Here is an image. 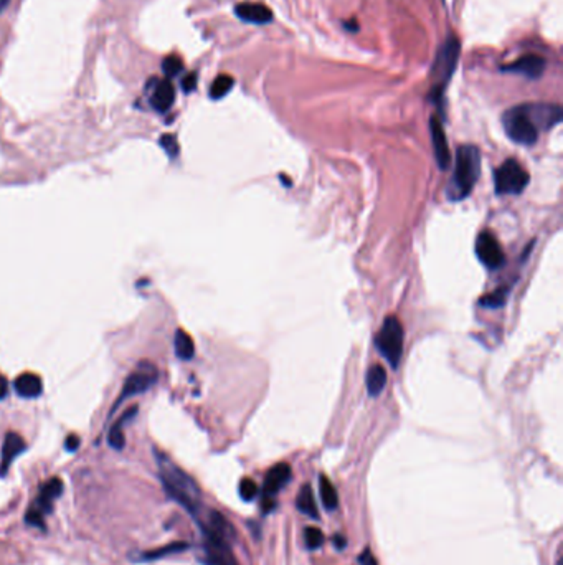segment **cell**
<instances>
[{
    "label": "cell",
    "mask_w": 563,
    "mask_h": 565,
    "mask_svg": "<svg viewBox=\"0 0 563 565\" xmlns=\"http://www.w3.org/2000/svg\"><path fill=\"white\" fill-rule=\"evenodd\" d=\"M429 131H431L433 151L438 167H440L441 171H445L446 167L449 166V162H451V154H449L448 141H446L443 123H441V119L438 118V116H433V118L429 119Z\"/></svg>",
    "instance_id": "obj_10"
},
{
    "label": "cell",
    "mask_w": 563,
    "mask_h": 565,
    "mask_svg": "<svg viewBox=\"0 0 563 565\" xmlns=\"http://www.w3.org/2000/svg\"><path fill=\"white\" fill-rule=\"evenodd\" d=\"M291 479V466L288 463H277L268 471L263 484V494L266 498H273L281 488Z\"/></svg>",
    "instance_id": "obj_12"
},
{
    "label": "cell",
    "mask_w": 563,
    "mask_h": 565,
    "mask_svg": "<svg viewBox=\"0 0 563 565\" xmlns=\"http://www.w3.org/2000/svg\"><path fill=\"white\" fill-rule=\"evenodd\" d=\"M481 175V152L476 146H461L454 159L451 180L446 187V195L453 202L464 200L473 192Z\"/></svg>",
    "instance_id": "obj_2"
},
{
    "label": "cell",
    "mask_w": 563,
    "mask_h": 565,
    "mask_svg": "<svg viewBox=\"0 0 563 565\" xmlns=\"http://www.w3.org/2000/svg\"><path fill=\"white\" fill-rule=\"evenodd\" d=\"M235 14L243 20V22L256 23V25H264L273 20L271 10L263 3H238L235 7Z\"/></svg>",
    "instance_id": "obj_15"
},
{
    "label": "cell",
    "mask_w": 563,
    "mask_h": 565,
    "mask_svg": "<svg viewBox=\"0 0 563 565\" xmlns=\"http://www.w3.org/2000/svg\"><path fill=\"white\" fill-rule=\"evenodd\" d=\"M174 346H175V354L177 357L182 360H190L195 354V344L194 339L190 338L188 332H185L182 329H179L175 332L174 338Z\"/></svg>",
    "instance_id": "obj_21"
},
{
    "label": "cell",
    "mask_w": 563,
    "mask_h": 565,
    "mask_svg": "<svg viewBox=\"0 0 563 565\" xmlns=\"http://www.w3.org/2000/svg\"><path fill=\"white\" fill-rule=\"evenodd\" d=\"M154 83H155V86L151 95V104L155 111L164 113V111L171 110V106L175 101L174 85H172L168 79H160V81L155 79Z\"/></svg>",
    "instance_id": "obj_16"
},
{
    "label": "cell",
    "mask_w": 563,
    "mask_h": 565,
    "mask_svg": "<svg viewBox=\"0 0 563 565\" xmlns=\"http://www.w3.org/2000/svg\"><path fill=\"white\" fill-rule=\"evenodd\" d=\"M359 562L360 565H379L375 557H373L372 552H370V549H365V551L362 552L359 557Z\"/></svg>",
    "instance_id": "obj_32"
},
{
    "label": "cell",
    "mask_w": 563,
    "mask_h": 565,
    "mask_svg": "<svg viewBox=\"0 0 563 565\" xmlns=\"http://www.w3.org/2000/svg\"><path fill=\"white\" fill-rule=\"evenodd\" d=\"M159 144L164 147V151H166L171 158H175V155L179 154V142H177V138L174 134H164L162 138L159 139Z\"/></svg>",
    "instance_id": "obj_30"
},
{
    "label": "cell",
    "mask_w": 563,
    "mask_h": 565,
    "mask_svg": "<svg viewBox=\"0 0 563 565\" xmlns=\"http://www.w3.org/2000/svg\"><path fill=\"white\" fill-rule=\"evenodd\" d=\"M260 488L258 484L255 483L251 478H245L241 479L240 483V496L243 501H253L258 496Z\"/></svg>",
    "instance_id": "obj_28"
},
{
    "label": "cell",
    "mask_w": 563,
    "mask_h": 565,
    "mask_svg": "<svg viewBox=\"0 0 563 565\" xmlns=\"http://www.w3.org/2000/svg\"><path fill=\"white\" fill-rule=\"evenodd\" d=\"M403 339L405 332L403 326H401L400 319L397 316H388L385 318L381 329L377 334L375 346L377 351L380 352L384 357L393 368L398 367L401 360V354H403Z\"/></svg>",
    "instance_id": "obj_5"
},
{
    "label": "cell",
    "mask_w": 563,
    "mask_h": 565,
    "mask_svg": "<svg viewBox=\"0 0 563 565\" xmlns=\"http://www.w3.org/2000/svg\"><path fill=\"white\" fill-rule=\"evenodd\" d=\"M195 86H197V75L188 73L182 79V90L185 91V93H192V91L195 90Z\"/></svg>",
    "instance_id": "obj_31"
},
{
    "label": "cell",
    "mask_w": 563,
    "mask_h": 565,
    "mask_svg": "<svg viewBox=\"0 0 563 565\" xmlns=\"http://www.w3.org/2000/svg\"><path fill=\"white\" fill-rule=\"evenodd\" d=\"M502 124H504V131L510 141L521 144V146H532L537 142L540 131L527 110V104H521V106L510 108L505 111L502 116Z\"/></svg>",
    "instance_id": "obj_4"
},
{
    "label": "cell",
    "mask_w": 563,
    "mask_h": 565,
    "mask_svg": "<svg viewBox=\"0 0 563 565\" xmlns=\"http://www.w3.org/2000/svg\"><path fill=\"white\" fill-rule=\"evenodd\" d=\"M557 565H562V554H558L557 557Z\"/></svg>",
    "instance_id": "obj_36"
},
{
    "label": "cell",
    "mask_w": 563,
    "mask_h": 565,
    "mask_svg": "<svg viewBox=\"0 0 563 565\" xmlns=\"http://www.w3.org/2000/svg\"><path fill=\"white\" fill-rule=\"evenodd\" d=\"M7 3H9V0H0V14H2L3 9H5Z\"/></svg>",
    "instance_id": "obj_35"
},
{
    "label": "cell",
    "mask_w": 563,
    "mask_h": 565,
    "mask_svg": "<svg viewBox=\"0 0 563 565\" xmlns=\"http://www.w3.org/2000/svg\"><path fill=\"white\" fill-rule=\"evenodd\" d=\"M182 68H184L182 60L177 57V55H168V57L162 62V70L168 78H175V76L182 71Z\"/></svg>",
    "instance_id": "obj_27"
},
{
    "label": "cell",
    "mask_w": 563,
    "mask_h": 565,
    "mask_svg": "<svg viewBox=\"0 0 563 565\" xmlns=\"http://www.w3.org/2000/svg\"><path fill=\"white\" fill-rule=\"evenodd\" d=\"M476 255L479 262L489 270H499L505 262L501 243L490 231H482L476 240Z\"/></svg>",
    "instance_id": "obj_9"
},
{
    "label": "cell",
    "mask_w": 563,
    "mask_h": 565,
    "mask_svg": "<svg viewBox=\"0 0 563 565\" xmlns=\"http://www.w3.org/2000/svg\"><path fill=\"white\" fill-rule=\"evenodd\" d=\"M187 547H188V544H185V542L168 544V546H164V547L154 549V551L144 552L142 557H140V560H158V559H162V557H167L171 554H177V552H180V551H185Z\"/></svg>",
    "instance_id": "obj_24"
},
{
    "label": "cell",
    "mask_w": 563,
    "mask_h": 565,
    "mask_svg": "<svg viewBox=\"0 0 563 565\" xmlns=\"http://www.w3.org/2000/svg\"><path fill=\"white\" fill-rule=\"evenodd\" d=\"M79 443H82V440L78 438L76 435H70L68 438L65 440V448L68 451H76L79 448Z\"/></svg>",
    "instance_id": "obj_33"
},
{
    "label": "cell",
    "mask_w": 563,
    "mask_h": 565,
    "mask_svg": "<svg viewBox=\"0 0 563 565\" xmlns=\"http://www.w3.org/2000/svg\"><path fill=\"white\" fill-rule=\"evenodd\" d=\"M458 58H460V42L454 35H449V38L443 43V47L438 51L436 60L431 70V78L434 79V85L429 91H431V99L436 103H441L443 99V91L446 83L449 81L454 70H456Z\"/></svg>",
    "instance_id": "obj_3"
},
{
    "label": "cell",
    "mask_w": 563,
    "mask_h": 565,
    "mask_svg": "<svg viewBox=\"0 0 563 565\" xmlns=\"http://www.w3.org/2000/svg\"><path fill=\"white\" fill-rule=\"evenodd\" d=\"M155 458H158L159 476L164 484V490L172 499L197 518L200 512V490L195 481L187 473L180 470L177 464L172 463L164 453L155 451Z\"/></svg>",
    "instance_id": "obj_1"
},
{
    "label": "cell",
    "mask_w": 563,
    "mask_h": 565,
    "mask_svg": "<svg viewBox=\"0 0 563 565\" xmlns=\"http://www.w3.org/2000/svg\"><path fill=\"white\" fill-rule=\"evenodd\" d=\"M319 491L324 507L327 509V511H336L337 506H339V496H337V491L336 488H334L332 481L325 475H321L319 478Z\"/></svg>",
    "instance_id": "obj_22"
},
{
    "label": "cell",
    "mask_w": 563,
    "mask_h": 565,
    "mask_svg": "<svg viewBox=\"0 0 563 565\" xmlns=\"http://www.w3.org/2000/svg\"><path fill=\"white\" fill-rule=\"evenodd\" d=\"M9 394V380L3 375H0V400H3Z\"/></svg>",
    "instance_id": "obj_34"
},
{
    "label": "cell",
    "mask_w": 563,
    "mask_h": 565,
    "mask_svg": "<svg viewBox=\"0 0 563 565\" xmlns=\"http://www.w3.org/2000/svg\"><path fill=\"white\" fill-rule=\"evenodd\" d=\"M233 85H235V79H233L230 75L216 76L215 81H213L210 86V98L213 99L223 98V96H227L228 93H230Z\"/></svg>",
    "instance_id": "obj_23"
},
{
    "label": "cell",
    "mask_w": 563,
    "mask_h": 565,
    "mask_svg": "<svg viewBox=\"0 0 563 565\" xmlns=\"http://www.w3.org/2000/svg\"><path fill=\"white\" fill-rule=\"evenodd\" d=\"M387 386V371L380 364H373L367 372V392L368 395L377 397Z\"/></svg>",
    "instance_id": "obj_19"
},
{
    "label": "cell",
    "mask_w": 563,
    "mask_h": 565,
    "mask_svg": "<svg viewBox=\"0 0 563 565\" xmlns=\"http://www.w3.org/2000/svg\"><path fill=\"white\" fill-rule=\"evenodd\" d=\"M205 565H238V560L233 555L230 540L216 534L210 529L202 527Z\"/></svg>",
    "instance_id": "obj_8"
},
{
    "label": "cell",
    "mask_w": 563,
    "mask_h": 565,
    "mask_svg": "<svg viewBox=\"0 0 563 565\" xmlns=\"http://www.w3.org/2000/svg\"><path fill=\"white\" fill-rule=\"evenodd\" d=\"M529 186V172L516 159H508L494 172V187L499 195H517Z\"/></svg>",
    "instance_id": "obj_6"
},
{
    "label": "cell",
    "mask_w": 563,
    "mask_h": 565,
    "mask_svg": "<svg viewBox=\"0 0 563 565\" xmlns=\"http://www.w3.org/2000/svg\"><path fill=\"white\" fill-rule=\"evenodd\" d=\"M63 492V481L60 478L48 479L45 484L40 486V492L37 496V503L34 507H37L43 514H50L53 511V501Z\"/></svg>",
    "instance_id": "obj_13"
},
{
    "label": "cell",
    "mask_w": 563,
    "mask_h": 565,
    "mask_svg": "<svg viewBox=\"0 0 563 565\" xmlns=\"http://www.w3.org/2000/svg\"><path fill=\"white\" fill-rule=\"evenodd\" d=\"M43 518H45L43 512H40L37 507H30L25 514V523L30 524V526H35V527L42 529V531H45V519Z\"/></svg>",
    "instance_id": "obj_29"
},
{
    "label": "cell",
    "mask_w": 563,
    "mask_h": 565,
    "mask_svg": "<svg viewBox=\"0 0 563 565\" xmlns=\"http://www.w3.org/2000/svg\"><path fill=\"white\" fill-rule=\"evenodd\" d=\"M27 450L25 440L22 438L18 434H14V431H9L5 435V440H3V448H2V463H0V476L5 475L9 471L12 462Z\"/></svg>",
    "instance_id": "obj_14"
},
{
    "label": "cell",
    "mask_w": 563,
    "mask_h": 565,
    "mask_svg": "<svg viewBox=\"0 0 563 565\" xmlns=\"http://www.w3.org/2000/svg\"><path fill=\"white\" fill-rule=\"evenodd\" d=\"M547 62L538 55H525V57L516 60L510 65L504 66L502 70L510 71V73H517L521 76H525L529 79H537L540 78V75L544 73Z\"/></svg>",
    "instance_id": "obj_11"
},
{
    "label": "cell",
    "mask_w": 563,
    "mask_h": 565,
    "mask_svg": "<svg viewBox=\"0 0 563 565\" xmlns=\"http://www.w3.org/2000/svg\"><path fill=\"white\" fill-rule=\"evenodd\" d=\"M296 506L303 514L309 516V518H319V512H317V506L314 501V492H312V488L309 486V484H304V486L301 488L296 499Z\"/></svg>",
    "instance_id": "obj_20"
},
{
    "label": "cell",
    "mask_w": 563,
    "mask_h": 565,
    "mask_svg": "<svg viewBox=\"0 0 563 565\" xmlns=\"http://www.w3.org/2000/svg\"><path fill=\"white\" fill-rule=\"evenodd\" d=\"M15 392L23 399H37V397L42 395L43 392V382L42 379L37 374H32V372H25V374H20L14 382Z\"/></svg>",
    "instance_id": "obj_17"
},
{
    "label": "cell",
    "mask_w": 563,
    "mask_h": 565,
    "mask_svg": "<svg viewBox=\"0 0 563 565\" xmlns=\"http://www.w3.org/2000/svg\"><path fill=\"white\" fill-rule=\"evenodd\" d=\"M158 379H159L158 367H155L154 364L142 360V362L136 367V371L131 372L129 377L126 379V382H124L123 390H121V395H119L118 402H116L114 408H112V412L118 408L121 402H124V400L129 399V397H134V395L147 392L149 388L158 382Z\"/></svg>",
    "instance_id": "obj_7"
},
{
    "label": "cell",
    "mask_w": 563,
    "mask_h": 565,
    "mask_svg": "<svg viewBox=\"0 0 563 565\" xmlns=\"http://www.w3.org/2000/svg\"><path fill=\"white\" fill-rule=\"evenodd\" d=\"M304 540H305V546H308L309 549H312V551H314V549H319L324 544L323 531L317 527H305Z\"/></svg>",
    "instance_id": "obj_26"
},
{
    "label": "cell",
    "mask_w": 563,
    "mask_h": 565,
    "mask_svg": "<svg viewBox=\"0 0 563 565\" xmlns=\"http://www.w3.org/2000/svg\"><path fill=\"white\" fill-rule=\"evenodd\" d=\"M508 294H509V288H501V290H496L489 294H486L484 298H481V304L484 307H490V310H497V307L504 306L505 301H508Z\"/></svg>",
    "instance_id": "obj_25"
},
{
    "label": "cell",
    "mask_w": 563,
    "mask_h": 565,
    "mask_svg": "<svg viewBox=\"0 0 563 565\" xmlns=\"http://www.w3.org/2000/svg\"><path fill=\"white\" fill-rule=\"evenodd\" d=\"M138 414V407H131L129 410L124 412L121 415V418L111 427L110 435H108V443L111 444L114 450H123L124 444H126V436H124V425H126L129 420H132V416H136Z\"/></svg>",
    "instance_id": "obj_18"
}]
</instances>
